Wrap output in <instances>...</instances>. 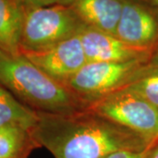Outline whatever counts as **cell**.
<instances>
[{
  "mask_svg": "<svg viewBox=\"0 0 158 158\" xmlns=\"http://www.w3.org/2000/svg\"><path fill=\"white\" fill-rule=\"evenodd\" d=\"M37 113L31 134L55 158H105L119 150L145 151L154 145L89 108L69 114Z\"/></svg>",
  "mask_w": 158,
  "mask_h": 158,
  "instance_id": "1",
  "label": "cell"
},
{
  "mask_svg": "<svg viewBox=\"0 0 158 158\" xmlns=\"http://www.w3.org/2000/svg\"><path fill=\"white\" fill-rule=\"evenodd\" d=\"M0 85L37 113L69 114L88 108L22 53L11 55L0 49Z\"/></svg>",
  "mask_w": 158,
  "mask_h": 158,
  "instance_id": "2",
  "label": "cell"
},
{
  "mask_svg": "<svg viewBox=\"0 0 158 158\" xmlns=\"http://www.w3.org/2000/svg\"><path fill=\"white\" fill-rule=\"evenodd\" d=\"M85 24L68 6L56 5L26 11L20 51L37 53L50 49L80 34Z\"/></svg>",
  "mask_w": 158,
  "mask_h": 158,
  "instance_id": "3",
  "label": "cell"
},
{
  "mask_svg": "<svg viewBox=\"0 0 158 158\" xmlns=\"http://www.w3.org/2000/svg\"><path fill=\"white\" fill-rule=\"evenodd\" d=\"M148 62H89L63 85L89 107L102 98L128 86Z\"/></svg>",
  "mask_w": 158,
  "mask_h": 158,
  "instance_id": "4",
  "label": "cell"
},
{
  "mask_svg": "<svg viewBox=\"0 0 158 158\" xmlns=\"http://www.w3.org/2000/svg\"><path fill=\"white\" fill-rule=\"evenodd\" d=\"M88 108L138 134L151 144L158 141V108L131 90H117Z\"/></svg>",
  "mask_w": 158,
  "mask_h": 158,
  "instance_id": "5",
  "label": "cell"
},
{
  "mask_svg": "<svg viewBox=\"0 0 158 158\" xmlns=\"http://www.w3.org/2000/svg\"><path fill=\"white\" fill-rule=\"evenodd\" d=\"M115 35L132 47L152 53L158 43V10L141 0H124Z\"/></svg>",
  "mask_w": 158,
  "mask_h": 158,
  "instance_id": "6",
  "label": "cell"
},
{
  "mask_svg": "<svg viewBox=\"0 0 158 158\" xmlns=\"http://www.w3.org/2000/svg\"><path fill=\"white\" fill-rule=\"evenodd\" d=\"M22 54L62 85L88 62L79 35L43 52Z\"/></svg>",
  "mask_w": 158,
  "mask_h": 158,
  "instance_id": "7",
  "label": "cell"
},
{
  "mask_svg": "<svg viewBox=\"0 0 158 158\" xmlns=\"http://www.w3.org/2000/svg\"><path fill=\"white\" fill-rule=\"evenodd\" d=\"M88 62H125L149 61L151 52L124 42L116 35L85 25L79 34Z\"/></svg>",
  "mask_w": 158,
  "mask_h": 158,
  "instance_id": "8",
  "label": "cell"
},
{
  "mask_svg": "<svg viewBox=\"0 0 158 158\" xmlns=\"http://www.w3.org/2000/svg\"><path fill=\"white\" fill-rule=\"evenodd\" d=\"M124 0H73L69 5L86 26L115 35Z\"/></svg>",
  "mask_w": 158,
  "mask_h": 158,
  "instance_id": "9",
  "label": "cell"
},
{
  "mask_svg": "<svg viewBox=\"0 0 158 158\" xmlns=\"http://www.w3.org/2000/svg\"><path fill=\"white\" fill-rule=\"evenodd\" d=\"M26 10L18 0H0V49L20 54V39Z\"/></svg>",
  "mask_w": 158,
  "mask_h": 158,
  "instance_id": "10",
  "label": "cell"
},
{
  "mask_svg": "<svg viewBox=\"0 0 158 158\" xmlns=\"http://www.w3.org/2000/svg\"><path fill=\"white\" fill-rule=\"evenodd\" d=\"M38 120V113L19 101L0 85V127L18 126L31 130Z\"/></svg>",
  "mask_w": 158,
  "mask_h": 158,
  "instance_id": "11",
  "label": "cell"
},
{
  "mask_svg": "<svg viewBox=\"0 0 158 158\" xmlns=\"http://www.w3.org/2000/svg\"><path fill=\"white\" fill-rule=\"evenodd\" d=\"M40 145L31 131L18 126L0 127V158H28Z\"/></svg>",
  "mask_w": 158,
  "mask_h": 158,
  "instance_id": "12",
  "label": "cell"
},
{
  "mask_svg": "<svg viewBox=\"0 0 158 158\" xmlns=\"http://www.w3.org/2000/svg\"><path fill=\"white\" fill-rule=\"evenodd\" d=\"M126 89L143 98L155 107L158 108V67L149 62L141 73Z\"/></svg>",
  "mask_w": 158,
  "mask_h": 158,
  "instance_id": "13",
  "label": "cell"
},
{
  "mask_svg": "<svg viewBox=\"0 0 158 158\" xmlns=\"http://www.w3.org/2000/svg\"><path fill=\"white\" fill-rule=\"evenodd\" d=\"M20 5L24 7L26 11L46 7V6H56V5H62V6H69L73 0H18Z\"/></svg>",
  "mask_w": 158,
  "mask_h": 158,
  "instance_id": "14",
  "label": "cell"
},
{
  "mask_svg": "<svg viewBox=\"0 0 158 158\" xmlns=\"http://www.w3.org/2000/svg\"><path fill=\"white\" fill-rule=\"evenodd\" d=\"M147 150L145 151L119 150L109 155L105 158H146Z\"/></svg>",
  "mask_w": 158,
  "mask_h": 158,
  "instance_id": "15",
  "label": "cell"
},
{
  "mask_svg": "<svg viewBox=\"0 0 158 158\" xmlns=\"http://www.w3.org/2000/svg\"><path fill=\"white\" fill-rule=\"evenodd\" d=\"M146 158H158V141L148 149Z\"/></svg>",
  "mask_w": 158,
  "mask_h": 158,
  "instance_id": "16",
  "label": "cell"
},
{
  "mask_svg": "<svg viewBox=\"0 0 158 158\" xmlns=\"http://www.w3.org/2000/svg\"><path fill=\"white\" fill-rule=\"evenodd\" d=\"M149 63L154 66H157L158 67V43L156 46V48H154L151 56L149 59Z\"/></svg>",
  "mask_w": 158,
  "mask_h": 158,
  "instance_id": "17",
  "label": "cell"
},
{
  "mask_svg": "<svg viewBox=\"0 0 158 158\" xmlns=\"http://www.w3.org/2000/svg\"><path fill=\"white\" fill-rule=\"evenodd\" d=\"M141 1L147 3L148 5H149L158 10V0H141Z\"/></svg>",
  "mask_w": 158,
  "mask_h": 158,
  "instance_id": "18",
  "label": "cell"
}]
</instances>
